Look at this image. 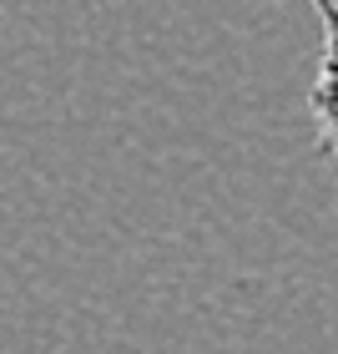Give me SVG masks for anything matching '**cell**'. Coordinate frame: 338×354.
Here are the masks:
<instances>
[{"label": "cell", "instance_id": "cell-1", "mask_svg": "<svg viewBox=\"0 0 338 354\" xmlns=\"http://www.w3.org/2000/svg\"><path fill=\"white\" fill-rule=\"evenodd\" d=\"M318 26H324V56L313 76V127H318V152L338 167V0H313Z\"/></svg>", "mask_w": 338, "mask_h": 354}]
</instances>
